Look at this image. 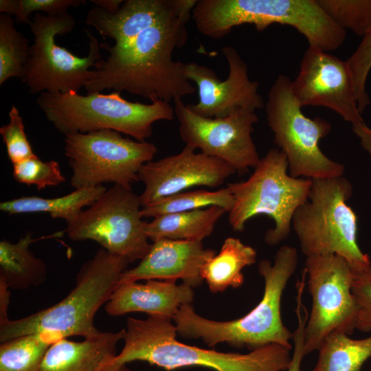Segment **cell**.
<instances>
[{
  "mask_svg": "<svg viewBox=\"0 0 371 371\" xmlns=\"http://www.w3.org/2000/svg\"><path fill=\"white\" fill-rule=\"evenodd\" d=\"M190 17L192 12L168 19L122 46L100 44L109 56L96 63L84 87L87 93L124 91L152 102L170 103L195 93L186 76V63L172 58L174 49L187 41Z\"/></svg>",
  "mask_w": 371,
  "mask_h": 371,
  "instance_id": "6da1fadb",
  "label": "cell"
},
{
  "mask_svg": "<svg viewBox=\"0 0 371 371\" xmlns=\"http://www.w3.org/2000/svg\"><path fill=\"white\" fill-rule=\"evenodd\" d=\"M172 319L148 315L128 317L121 352L102 371H115L134 361H143L166 370L201 366L215 371H286L291 350L270 344L247 354L222 352L183 344Z\"/></svg>",
  "mask_w": 371,
  "mask_h": 371,
  "instance_id": "7a4b0ae2",
  "label": "cell"
},
{
  "mask_svg": "<svg viewBox=\"0 0 371 371\" xmlns=\"http://www.w3.org/2000/svg\"><path fill=\"white\" fill-rule=\"evenodd\" d=\"M297 265L296 249L282 246L273 264L266 259L258 264V273L265 282L264 293L250 312L238 319L219 322L198 315L192 304H183L172 318L177 334L184 338H201L209 346L225 342L251 351L276 344L291 350L293 334L283 324L281 300Z\"/></svg>",
  "mask_w": 371,
  "mask_h": 371,
  "instance_id": "3957f363",
  "label": "cell"
},
{
  "mask_svg": "<svg viewBox=\"0 0 371 371\" xmlns=\"http://www.w3.org/2000/svg\"><path fill=\"white\" fill-rule=\"evenodd\" d=\"M128 261L101 248L80 269L74 287L62 300L48 308L0 324V341L30 334H41L53 342L72 336L99 335L94 317L110 299Z\"/></svg>",
  "mask_w": 371,
  "mask_h": 371,
  "instance_id": "277c9868",
  "label": "cell"
},
{
  "mask_svg": "<svg viewBox=\"0 0 371 371\" xmlns=\"http://www.w3.org/2000/svg\"><path fill=\"white\" fill-rule=\"evenodd\" d=\"M192 19L200 33L214 39L243 24L258 31L274 23L286 25L304 36L309 46L326 52L339 48L346 36L317 0H196Z\"/></svg>",
  "mask_w": 371,
  "mask_h": 371,
  "instance_id": "5b68a950",
  "label": "cell"
},
{
  "mask_svg": "<svg viewBox=\"0 0 371 371\" xmlns=\"http://www.w3.org/2000/svg\"><path fill=\"white\" fill-rule=\"evenodd\" d=\"M307 201L295 210L291 226L302 252L313 255L337 254L355 273L366 269L371 260L357 242V216L347 205L352 186L343 176L311 179Z\"/></svg>",
  "mask_w": 371,
  "mask_h": 371,
  "instance_id": "8992f818",
  "label": "cell"
},
{
  "mask_svg": "<svg viewBox=\"0 0 371 371\" xmlns=\"http://www.w3.org/2000/svg\"><path fill=\"white\" fill-rule=\"evenodd\" d=\"M36 103L47 120L65 135L113 130L142 142L152 135L155 122L172 120L175 116L170 103L131 102L123 98L119 91L86 95L42 92Z\"/></svg>",
  "mask_w": 371,
  "mask_h": 371,
  "instance_id": "52a82bcc",
  "label": "cell"
},
{
  "mask_svg": "<svg viewBox=\"0 0 371 371\" xmlns=\"http://www.w3.org/2000/svg\"><path fill=\"white\" fill-rule=\"evenodd\" d=\"M287 170L286 156L280 149L272 148L260 158L246 181L227 185L234 198L233 207L228 212L233 230L242 232L250 218L265 214L275 223L273 228L265 232V243L276 246L288 238L293 216L307 201L312 181L293 177Z\"/></svg>",
  "mask_w": 371,
  "mask_h": 371,
  "instance_id": "ba28073f",
  "label": "cell"
},
{
  "mask_svg": "<svg viewBox=\"0 0 371 371\" xmlns=\"http://www.w3.org/2000/svg\"><path fill=\"white\" fill-rule=\"evenodd\" d=\"M291 83L288 76L278 75L265 104L273 142L286 157L289 175L311 179L343 176L345 166L319 148L320 140L331 131L330 124L322 117L311 119L304 115Z\"/></svg>",
  "mask_w": 371,
  "mask_h": 371,
  "instance_id": "9c48e42d",
  "label": "cell"
},
{
  "mask_svg": "<svg viewBox=\"0 0 371 371\" xmlns=\"http://www.w3.org/2000/svg\"><path fill=\"white\" fill-rule=\"evenodd\" d=\"M75 23L68 13L53 16L39 12L30 23L34 43L21 79L30 93H78L93 76L102 57L100 44L90 32H87L89 38L87 56H76L56 43V36L72 31Z\"/></svg>",
  "mask_w": 371,
  "mask_h": 371,
  "instance_id": "30bf717a",
  "label": "cell"
},
{
  "mask_svg": "<svg viewBox=\"0 0 371 371\" xmlns=\"http://www.w3.org/2000/svg\"><path fill=\"white\" fill-rule=\"evenodd\" d=\"M157 153L154 144L124 137L113 130L74 133L65 139V155L72 170L71 186L75 189L104 183L132 189L142 166Z\"/></svg>",
  "mask_w": 371,
  "mask_h": 371,
  "instance_id": "8fae6325",
  "label": "cell"
},
{
  "mask_svg": "<svg viewBox=\"0 0 371 371\" xmlns=\"http://www.w3.org/2000/svg\"><path fill=\"white\" fill-rule=\"evenodd\" d=\"M311 310L305 326L304 353L317 351L333 334L356 329L358 305L352 293L354 271L337 254L313 255L305 260Z\"/></svg>",
  "mask_w": 371,
  "mask_h": 371,
  "instance_id": "7c38bea8",
  "label": "cell"
},
{
  "mask_svg": "<svg viewBox=\"0 0 371 371\" xmlns=\"http://www.w3.org/2000/svg\"><path fill=\"white\" fill-rule=\"evenodd\" d=\"M142 209L139 195L132 189L113 185L67 225L65 232L74 241L97 242L128 263L141 260L151 246Z\"/></svg>",
  "mask_w": 371,
  "mask_h": 371,
  "instance_id": "4fadbf2b",
  "label": "cell"
},
{
  "mask_svg": "<svg viewBox=\"0 0 371 371\" xmlns=\"http://www.w3.org/2000/svg\"><path fill=\"white\" fill-rule=\"evenodd\" d=\"M174 103L186 145L224 161L240 175L258 165L260 157L252 138L258 121L255 110L237 108L223 117H205L192 111L182 100Z\"/></svg>",
  "mask_w": 371,
  "mask_h": 371,
  "instance_id": "5bb4252c",
  "label": "cell"
},
{
  "mask_svg": "<svg viewBox=\"0 0 371 371\" xmlns=\"http://www.w3.org/2000/svg\"><path fill=\"white\" fill-rule=\"evenodd\" d=\"M291 87L302 108L323 106L335 111L352 125L364 122L346 61L328 52L309 46Z\"/></svg>",
  "mask_w": 371,
  "mask_h": 371,
  "instance_id": "9a60e30c",
  "label": "cell"
},
{
  "mask_svg": "<svg viewBox=\"0 0 371 371\" xmlns=\"http://www.w3.org/2000/svg\"><path fill=\"white\" fill-rule=\"evenodd\" d=\"M186 145L176 154L144 164L138 174L144 185L139 195L147 207L194 186L216 188L236 172L224 161Z\"/></svg>",
  "mask_w": 371,
  "mask_h": 371,
  "instance_id": "2e32d148",
  "label": "cell"
},
{
  "mask_svg": "<svg viewBox=\"0 0 371 371\" xmlns=\"http://www.w3.org/2000/svg\"><path fill=\"white\" fill-rule=\"evenodd\" d=\"M229 72L226 79L219 78L211 68L196 63H186V74L197 87L199 100L187 106L194 113L205 117H223L237 108L253 110L265 106L258 93L259 84L248 76L247 63L231 46H224Z\"/></svg>",
  "mask_w": 371,
  "mask_h": 371,
  "instance_id": "e0dca14e",
  "label": "cell"
},
{
  "mask_svg": "<svg viewBox=\"0 0 371 371\" xmlns=\"http://www.w3.org/2000/svg\"><path fill=\"white\" fill-rule=\"evenodd\" d=\"M215 255V251L205 249L202 242L159 239L153 242L136 267L122 273L119 283L181 279L192 287L198 286L203 280L202 267Z\"/></svg>",
  "mask_w": 371,
  "mask_h": 371,
  "instance_id": "ac0fdd59",
  "label": "cell"
},
{
  "mask_svg": "<svg viewBox=\"0 0 371 371\" xmlns=\"http://www.w3.org/2000/svg\"><path fill=\"white\" fill-rule=\"evenodd\" d=\"M196 0H126L113 13L97 6L87 15L86 23L100 34L124 45L144 30L168 19L192 12Z\"/></svg>",
  "mask_w": 371,
  "mask_h": 371,
  "instance_id": "d6986e66",
  "label": "cell"
},
{
  "mask_svg": "<svg viewBox=\"0 0 371 371\" xmlns=\"http://www.w3.org/2000/svg\"><path fill=\"white\" fill-rule=\"evenodd\" d=\"M193 300L192 287L183 282L148 280L144 283H118L105 311L111 316L141 312L172 319L182 305L192 304Z\"/></svg>",
  "mask_w": 371,
  "mask_h": 371,
  "instance_id": "ffe728a7",
  "label": "cell"
},
{
  "mask_svg": "<svg viewBox=\"0 0 371 371\" xmlns=\"http://www.w3.org/2000/svg\"><path fill=\"white\" fill-rule=\"evenodd\" d=\"M124 334L122 329L82 341L58 339L48 348L41 371H102L117 355L116 346Z\"/></svg>",
  "mask_w": 371,
  "mask_h": 371,
  "instance_id": "44dd1931",
  "label": "cell"
},
{
  "mask_svg": "<svg viewBox=\"0 0 371 371\" xmlns=\"http://www.w3.org/2000/svg\"><path fill=\"white\" fill-rule=\"evenodd\" d=\"M227 211L219 206L161 215L146 222L145 231L153 242L162 239L199 241L211 235Z\"/></svg>",
  "mask_w": 371,
  "mask_h": 371,
  "instance_id": "7402d4cb",
  "label": "cell"
},
{
  "mask_svg": "<svg viewBox=\"0 0 371 371\" xmlns=\"http://www.w3.org/2000/svg\"><path fill=\"white\" fill-rule=\"evenodd\" d=\"M106 190L103 186L75 189L65 196L45 199L35 196H23L0 203V210L9 215L26 213H47L53 218H60L67 225L73 223L83 211L91 206Z\"/></svg>",
  "mask_w": 371,
  "mask_h": 371,
  "instance_id": "603a6c76",
  "label": "cell"
},
{
  "mask_svg": "<svg viewBox=\"0 0 371 371\" xmlns=\"http://www.w3.org/2000/svg\"><path fill=\"white\" fill-rule=\"evenodd\" d=\"M257 252L240 239L227 238L217 255L207 260L201 269V276L212 293L223 292L228 287L238 288L244 282L243 269L254 264Z\"/></svg>",
  "mask_w": 371,
  "mask_h": 371,
  "instance_id": "cb8c5ba5",
  "label": "cell"
},
{
  "mask_svg": "<svg viewBox=\"0 0 371 371\" xmlns=\"http://www.w3.org/2000/svg\"><path fill=\"white\" fill-rule=\"evenodd\" d=\"M36 240L28 232L15 243L0 241V279L9 288L24 290L37 286L47 279L45 263L29 249Z\"/></svg>",
  "mask_w": 371,
  "mask_h": 371,
  "instance_id": "d4e9b609",
  "label": "cell"
},
{
  "mask_svg": "<svg viewBox=\"0 0 371 371\" xmlns=\"http://www.w3.org/2000/svg\"><path fill=\"white\" fill-rule=\"evenodd\" d=\"M317 351L316 365L311 371H361L371 358V335L353 339L346 334H333Z\"/></svg>",
  "mask_w": 371,
  "mask_h": 371,
  "instance_id": "484cf974",
  "label": "cell"
},
{
  "mask_svg": "<svg viewBox=\"0 0 371 371\" xmlns=\"http://www.w3.org/2000/svg\"><path fill=\"white\" fill-rule=\"evenodd\" d=\"M234 205V198L226 187L218 190H196L184 191L168 196L156 203L142 207L143 218H155L161 215L219 206L229 212Z\"/></svg>",
  "mask_w": 371,
  "mask_h": 371,
  "instance_id": "4316f807",
  "label": "cell"
},
{
  "mask_svg": "<svg viewBox=\"0 0 371 371\" xmlns=\"http://www.w3.org/2000/svg\"><path fill=\"white\" fill-rule=\"evenodd\" d=\"M53 341L41 334H30L1 343L0 371H41Z\"/></svg>",
  "mask_w": 371,
  "mask_h": 371,
  "instance_id": "83f0119b",
  "label": "cell"
},
{
  "mask_svg": "<svg viewBox=\"0 0 371 371\" xmlns=\"http://www.w3.org/2000/svg\"><path fill=\"white\" fill-rule=\"evenodd\" d=\"M28 40L14 25L10 15L0 14V85L7 80L22 78L29 58Z\"/></svg>",
  "mask_w": 371,
  "mask_h": 371,
  "instance_id": "f1b7e54d",
  "label": "cell"
},
{
  "mask_svg": "<svg viewBox=\"0 0 371 371\" xmlns=\"http://www.w3.org/2000/svg\"><path fill=\"white\" fill-rule=\"evenodd\" d=\"M326 13L341 27L359 36L371 29V0H317Z\"/></svg>",
  "mask_w": 371,
  "mask_h": 371,
  "instance_id": "f546056e",
  "label": "cell"
},
{
  "mask_svg": "<svg viewBox=\"0 0 371 371\" xmlns=\"http://www.w3.org/2000/svg\"><path fill=\"white\" fill-rule=\"evenodd\" d=\"M12 175L19 183L34 185L38 190L57 186L66 180L56 161H43L36 155L13 164Z\"/></svg>",
  "mask_w": 371,
  "mask_h": 371,
  "instance_id": "4dcf8cb0",
  "label": "cell"
},
{
  "mask_svg": "<svg viewBox=\"0 0 371 371\" xmlns=\"http://www.w3.org/2000/svg\"><path fill=\"white\" fill-rule=\"evenodd\" d=\"M84 0H1L0 12L14 16L16 23L30 24V15L43 12L47 16H59L67 13L70 7H78Z\"/></svg>",
  "mask_w": 371,
  "mask_h": 371,
  "instance_id": "1f68e13d",
  "label": "cell"
},
{
  "mask_svg": "<svg viewBox=\"0 0 371 371\" xmlns=\"http://www.w3.org/2000/svg\"><path fill=\"white\" fill-rule=\"evenodd\" d=\"M346 63L353 78L358 109L362 113L370 102L366 85L371 70V29Z\"/></svg>",
  "mask_w": 371,
  "mask_h": 371,
  "instance_id": "d6a6232c",
  "label": "cell"
},
{
  "mask_svg": "<svg viewBox=\"0 0 371 371\" xmlns=\"http://www.w3.org/2000/svg\"><path fill=\"white\" fill-rule=\"evenodd\" d=\"M0 134L12 164L36 155L27 138L22 117L15 105H12L9 111L8 123L0 128Z\"/></svg>",
  "mask_w": 371,
  "mask_h": 371,
  "instance_id": "836d02e7",
  "label": "cell"
},
{
  "mask_svg": "<svg viewBox=\"0 0 371 371\" xmlns=\"http://www.w3.org/2000/svg\"><path fill=\"white\" fill-rule=\"evenodd\" d=\"M352 293L358 305L356 329L371 331V264L363 271L354 272Z\"/></svg>",
  "mask_w": 371,
  "mask_h": 371,
  "instance_id": "e575fe53",
  "label": "cell"
},
{
  "mask_svg": "<svg viewBox=\"0 0 371 371\" xmlns=\"http://www.w3.org/2000/svg\"><path fill=\"white\" fill-rule=\"evenodd\" d=\"M297 295H296V314L297 318V325L293 332V341L294 350L291 355L290 365L286 371H300L301 363L304 353L305 326L308 319L306 309L302 302V296L305 286L304 281L297 282Z\"/></svg>",
  "mask_w": 371,
  "mask_h": 371,
  "instance_id": "d590c367",
  "label": "cell"
},
{
  "mask_svg": "<svg viewBox=\"0 0 371 371\" xmlns=\"http://www.w3.org/2000/svg\"><path fill=\"white\" fill-rule=\"evenodd\" d=\"M352 131L359 139L361 146L369 155L371 159V128L365 122L352 125Z\"/></svg>",
  "mask_w": 371,
  "mask_h": 371,
  "instance_id": "8d00e7d4",
  "label": "cell"
},
{
  "mask_svg": "<svg viewBox=\"0 0 371 371\" xmlns=\"http://www.w3.org/2000/svg\"><path fill=\"white\" fill-rule=\"evenodd\" d=\"M9 289L5 282L0 279V324L10 319L8 313L10 297Z\"/></svg>",
  "mask_w": 371,
  "mask_h": 371,
  "instance_id": "74e56055",
  "label": "cell"
},
{
  "mask_svg": "<svg viewBox=\"0 0 371 371\" xmlns=\"http://www.w3.org/2000/svg\"><path fill=\"white\" fill-rule=\"evenodd\" d=\"M91 1L97 7L111 13L117 12L124 2L123 0H91Z\"/></svg>",
  "mask_w": 371,
  "mask_h": 371,
  "instance_id": "f35d334b",
  "label": "cell"
},
{
  "mask_svg": "<svg viewBox=\"0 0 371 371\" xmlns=\"http://www.w3.org/2000/svg\"><path fill=\"white\" fill-rule=\"evenodd\" d=\"M115 371H132L130 370L126 365H124L121 367H120L118 369H117Z\"/></svg>",
  "mask_w": 371,
  "mask_h": 371,
  "instance_id": "ab89813d",
  "label": "cell"
}]
</instances>
